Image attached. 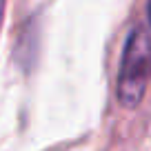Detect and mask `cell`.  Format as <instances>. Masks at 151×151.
<instances>
[{"label":"cell","instance_id":"3957f363","mask_svg":"<svg viewBox=\"0 0 151 151\" xmlns=\"http://www.w3.org/2000/svg\"><path fill=\"white\" fill-rule=\"evenodd\" d=\"M147 14H149V22H151V0H149V5H147Z\"/></svg>","mask_w":151,"mask_h":151},{"label":"cell","instance_id":"6da1fadb","mask_svg":"<svg viewBox=\"0 0 151 151\" xmlns=\"http://www.w3.org/2000/svg\"><path fill=\"white\" fill-rule=\"evenodd\" d=\"M151 73V36L133 29L124 42L118 73V100L122 107L133 109L140 104Z\"/></svg>","mask_w":151,"mask_h":151},{"label":"cell","instance_id":"7a4b0ae2","mask_svg":"<svg viewBox=\"0 0 151 151\" xmlns=\"http://www.w3.org/2000/svg\"><path fill=\"white\" fill-rule=\"evenodd\" d=\"M5 2L7 0H0V24H2V16H5Z\"/></svg>","mask_w":151,"mask_h":151}]
</instances>
